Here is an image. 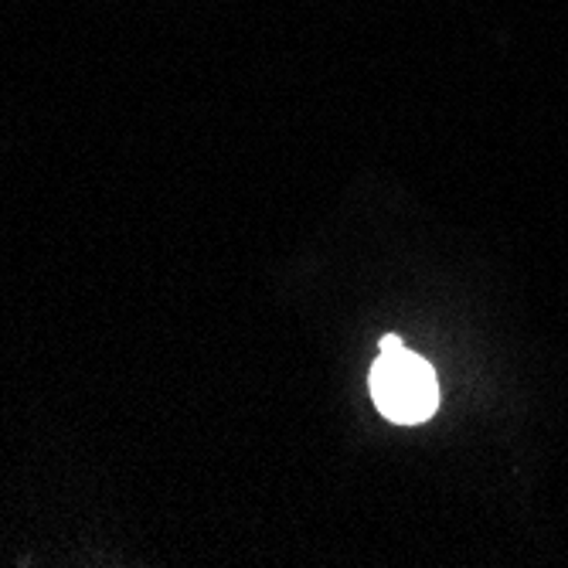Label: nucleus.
I'll use <instances>...</instances> for the list:
<instances>
[{"label":"nucleus","mask_w":568,"mask_h":568,"mask_svg":"<svg viewBox=\"0 0 568 568\" xmlns=\"http://www.w3.org/2000/svg\"><path fill=\"white\" fill-rule=\"evenodd\" d=\"M372 398L385 419L398 426L426 423L439 408L436 372L419 354H412L398 337L382 341V354L372 368Z\"/></svg>","instance_id":"nucleus-1"}]
</instances>
